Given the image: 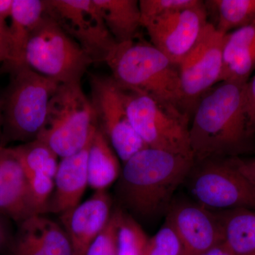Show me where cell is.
I'll return each instance as SVG.
<instances>
[{"label": "cell", "instance_id": "cell-17", "mask_svg": "<svg viewBox=\"0 0 255 255\" xmlns=\"http://www.w3.org/2000/svg\"><path fill=\"white\" fill-rule=\"evenodd\" d=\"M92 138L82 150L63 157L58 164L47 213L61 215L80 204L88 186L87 156Z\"/></svg>", "mask_w": 255, "mask_h": 255}, {"label": "cell", "instance_id": "cell-30", "mask_svg": "<svg viewBox=\"0 0 255 255\" xmlns=\"http://www.w3.org/2000/svg\"><path fill=\"white\" fill-rule=\"evenodd\" d=\"M245 97L248 129L251 135H253L255 132V75L246 84Z\"/></svg>", "mask_w": 255, "mask_h": 255}, {"label": "cell", "instance_id": "cell-29", "mask_svg": "<svg viewBox=\"0 0 255 255\" xmlns=\"http://www.w3.org/2000/svg\"><path fill=\"white\" fill-rule=\"evenodd\" d=\"M86 255H118L113 212L110 222L92 243Z\"/></svg>", "mask_w": 255, "mask_h": 255}, {"label": "cell", "instance_id": "cell-31", "mask_svg": "<svg viewBox=\"0 0 255 255\" xmlns=\"http://www.w3.org/2000/svg\"><path fill=\"white\" fill-rule=\"evenodd\" d=\"M9 27L6 21L0 20V63L9 61L11 55Z\"/></svg>", "mask_w": 255, "mask_h": 255}, {"label": "cell", "instance_id": "cell-26", "mask_svg": "<svg viewBox=\"0 0 255 255\" xmlns=\"http://www.w3.org/2000/svg\"><path fill=\"white\" fill-rule=\"evenodd\" d=\"M145 255H187L173 226L167 221L153 237L149 238Z\"/></svg>", "mask_w": 255, "mask_h": 255}, {"label": "cell", "instance_id": "cell-13", "mask_svg": "<svg viewBox=\"0 0 255 255\" xmlns=\"http://www.w3.org/2000/svg\"><path fill=\"white\" fill-rule=\"evenodd\" d=\"M166 221L182 240L187 255H201L223 243L222 228L215 211L195 201L172 204Z\"/></svg>", "mask_w": 255, "mask_h": 255}, {"label": "cell", "instance_id": "cell-27", "mask_svg": "<svg viewBox=\"0 0 255 255\" xmlns=\"http://www.w3.org/2000/svg\"><path fill=\"white\" fill-rule=\"evenodd\" d=\"M32 207L36 215H44L55 189L54 178L45 174L27 176Z\"/></svg>", "mask_w": 255, "mask_h": 255}, {"label": "cell", "instance_id": "cell-34", "mask_svg": "<svg viewBox=\"0 0 255 255\" xmlns=\"http://www.w3.org/2000/svg\"><path fill=\"white\" fill-rule=\"evenodd\" d=\"M14 0H0V20L6 21L12 14Z\"/></svg>", "mask_w": 255, "mask_h": 255}, {"label": "cell", "instance_id": "cell-21", "mask_svg": "<svg viewBox=\"0 0 255 255\" xmlns=\"http://www.w3.org/2000/svg\"><path fill=\"white\" fill-rule=\"evenodd\" d=\"M121 172L118 156L97 127L87 156L88 186L96 191L106 190L118 180Z\"/></svg>", "mask_w": 255, "mask_h": 255}, {"label": "cell", "instance_id": "cell-16", "mask_svg": "<svg viewBox=\"0 0 255 255\" xmlns=\"http://www.w3.org/2000/svg\"><path fill=\"white\" fill-rule=\"evenodd\" d=\"M0 215L21 224L36 216L27 174L13 147H0Z\"/></svg>", "mask_w": 255, "mask_h": 255}, {"label": "cell", "instance_id": "cell-36", "mask_svg": "<svg viewBox=\"0 0 255 255\" xmlns=\"http://www.w3.org/2000/svg\"><path fill=\"white\" fill-rule=\"evenodd\" d=\"M2 113H1V102H0V147H1V137H2Z\"/></svg>", "mask_w": 255, "mask_h": 255}, {"label": "cell", "instance_id": "cell-3", "mask_svg": "<svg viewBox=\"0 0 255 255\" xmlns=\"http://www.w3.org/2000/svg\"><path fill=\"white\" fill-rule=\"evenodd\" d=\"M106 63L119 86L146 94L186 112L177 65L150 43L135 40L117 44Z\"/></svg>", "mask_w": 255, "mask_h": 255}, {"label": "cell", "instance_id": "cell-18", "mask_svg": "<svg viewBox=\"0 0 255 255\" xmlns=\"http://www.w3.org/2000/svg\"><path fill=\"white\" fill-rule=\"evenodd\" d=\"M221 82L246 83L255 69V22L225 35Z\"/></svg>", "mask_w": 255, "mask_h": 255}, {"label": "cell", "instance_id": "cell-10", "mask_svg": "<svg viewBox=\"0 0 255 255\" xmlns=\"http://www.w3.org/2000/svg\"><path fill=\"white\" fill-rule=\"evenodd\" d=\"M90 86L97 127L125 163L147 147L132 128L118 85L112 76L91 74Z\"/></svg>", "mask_w": 255, "mask_h": 255}, {"label": "cell", "instance_id": "cell-5", "mask_svg": "<svg viewBox=\"0 0 255 255\" xmlns=\"http://www.w3.org/2000/svg\"><path fill=\"white\" fill-rule=\"evenodd\" d=\"M97 128L93 105L81 82L60 84L50 101L46 123L37 139L63 158L82 150Z\"/></svg>", "mask_w": 255, "mask_h": 255}, {"label": "cell", "instance_id": "cell-20", "mask_svg": "<svg viewBox=\"0 0 255 255\" xmlns=\"http://www.w3.org/2000/svg\"><path fill=\"white\" fill-rule=\"evenodd\" d=\"M117 44L136 40L142 27L137 0H93Z\"/></svg>", "mask_w": 255, "mask_h": 255}, {"label": "cell", "instance_id": "cell-12", "mask_svg": "<svg viewBox=\"0 0 255 255\" xmlns=\"http://www.w3.org/2000/svg\"><path fill=\"white\" fill-rule=\"evenodd\" d=\"M204 1L142 21L151 44L179 65L196 46L209 24Z\"/></svg>", "mask_w": 255, "mask_h": 255}, {"label": "cell", "instance_id": "cell-33", "mask_svg": "<svg viewBox=\"0 0 255 255\" xmlns=\"http://www.w3.org/2000/svg\"><path fill=\"white\" fill-rule=\"evenodd\" d=\"M5 219L6 218L0 215V253H4L12 238L10 236L7 226L5 223Z\"/></svg>", "mask_w": 255, "mask_h": 255}, {"label": "cell", "instance_id": "cell-35", "mask_svg": "<svg viewBox=\"0 0 255 255\" xmlns=\"http://www.w3.org/2000/svg\"><path fill=\"white\" fill-rule=\"evenodd\" d=\"M201 255H234L228 249L227 247L225 246L224 243L215 247L213 249L206 252L204 254Z\"/></svg>", "mask_w": 255, "mask_h": 255}, {"label": "cell", "instance_id": "cell-6", "mask_svg": "<svg viewBox=\"0 0 255 255\" xmlns=\"http://www.w3.org/2000/svg\"><path fill=\"white\" fill-rule=\"evenodd\" d=\"M118 87L132 127L147 147L193 157L189 114L146 94Z\"/></svg>", "mask_w": 255, "mask_h": 255}, {"label": "cell", "instance_id": "cell-15", "mask_svg": "<svg viewBox=\"0 0 255 255\" xmlns=\"http://www.w3.org/2000/svg\"><path fill=\"white\" fill-rule=\"evenodd\" d=\"M4 255H75L65 230L60 224L36 215L18 225Z\"/></svg>", "mask_w": 255, "mask_h": 255}, {"label": "cell", "instance_id": "cell-1", "mask_svg": "<svg viewBox=\"0 0 255 255\" xmlns=\"http://www.w3.org/2000/svg\"><path fill=\"white\" fill-rule=\"evenodd\" d=\"M194 164L191 156L150 147L140 151L124 163L116 183L119 207L140 225L167 213Z\"/></svg>", "mask_w": 255, "mask_h": 255}, {"label": "cell", "instance_id": "cell-11", "mask_svg": "<svg viewBox=\"0 0 255 255\" xmlns=\"http://www.w3.org/2000/svg\"><path fill=\"white\" fill-rule=\"evenodd\" d=\"M224 36L209 23L197 44L177 66L183 107L188 114L221 82Z\"/></svg>", "mask_w": 255, "mask_h": 255}, {"label": "cell", "instance_id": "cell-28", "mask_svg": "<svg viewBox=\"0 0 255 255\" xmlns=\"http://www.w3.org/2000/svg\"><path fill=\"white\" fill-rule=\"evenodd\" d=\"M199 0H140L139 1L142 21L189 7ZM142 24V23H141Z\"/></svg>", "mask_w": 255, "mask_h": 255}, {"label": "cell", "instance_id": "cell-23", "mask_svg": "<svg viewBox=\"0 0 255 255\" xmlns=\"http://www.w3.org/2000/svg\"><path fill=\"white\" fill-rule=\"evenodd\" d=\"M209 21L223 34L255 22V0L204 1Z\"/></svg>", "mask_w": 255, "mask_h": 255}, {"label": "cell", "instance_id": "cell-24", "mask_svg": "<svg viewBox=\"0 0 255 255\" xmlns=\"http://www.w3.org/2000/svg\"><path fill=\"white\" fill-rule=\"evenodd\" d=\"M118 255H145L149 238L136 220L122 208L113 210Z\"/></svg>", "mask_w": 255, "mask_h": 255}, {"label": "cell", "instance_id": "cell-4", "mask_svg": "<svg viewBox=\"0 0 255 255\" xmlns=\"http://www.w3.org/2000/svg\"><path fill=\"white\" fill-rule=\"evenodd\" d=\"M7 85L0 95L3 127L1 146L38 138L48 106L60 83L42 76L26 64L6 70Z\"/></svg>", "mask_w": 255, "mask_h": 255}, {"label": "cell", "instance_id": "cell-32", "mask_svg": "<svg viewBox=\"0 0 255 255\" xmlns=\"http://www.w3.org/2000/svg\"><path fill=\"white\" fill-rule=\"evenodd\" d=\"M235 159L242 172L255 182V157L243 159L239 157H236Z\"/></svg>", "mask_w": 255, "mask_h": 255}, {"label": "cell", "instance_id": "cell-19", "mask_svg": "<svg viewBox=\"0 0 255 255\" xmlns=\"http://www.w3.org/2000/svg\"><path fill=\"white\" fill-rule=\"evenodd\" d=\"M46 14L45 0H14L11 24V55L9 61L2 63L0 75L14 67L24 65L26 44L32 32Z\"/></svg>", "mask_w": 255, "mask_h": 255}, {"label": "cell", "instance_id": "cell-22", "mask_svg": "<svg viewBox=\"0 0 255 255\" xmlns=\"http://www.w3.org/2000/svg\"><path fill=\"white\" fill-rule=\"evenodd\" d=\"M215 212L228 249L234 255H255V209L239 208Z\"/></svg>", "mask_w": 255, "mask_h": 255}, {"label": "cell", "instance_id": "cell-7", "mask_svg": "<svg viewBox=\"0 0 255 255\" xmlns=\"http://www.w3.org/2000/svg\"><path fill=\"white\" fill-rule=\"evenodd\" d=\"M24 62L33 71L60 84L81 82L93 64L80 45L47 14L32 32Z\"/></svg>", "mask_w": 255, "mask_h": 255}, {"label": "cell", "instance_id": "cell-9", "mask_svg": "<svg viewBox=\"0 0 255 255\" xmlns=\"http://www.w3.org/2000/svg\"><path fill=\"white\" fill-rule=\"evenodd\" d=\"M46 14L80 45L92 63H105L117 42L93 0H45Z\"/></svg>", "mask_w": 255, "mask_h": 255}, {"label": "cell", "instance_id": "cell-14", "mask_svg": "<svg viewBox=\"0 0 255 255\" xmlns=\"http://www.w3.org/2000/svg\"><path fill=\"white\" fill-rule=\"evenodd\" d=\"M113 201L106 191H97L91 198L60 215L61 226L75 255H86L96 238L110 222Z\"/></svg>", "mask_w": 255, "mask_h": 255}, {"label": "cell", "instance_id": "cell-2", "mask_svg": "<svg viewBox=\"0 0 255 255\" xmlns=\"http://www.w3.org/2000/svg\"><path fill=\"white\" fill-rule=\"evenodd\" d=\"M246 83L221 82L198 102L189 130L194 162L246 152L253 136L246 113Z\"/></svg>", "mask_w": 255, "mask_h": 255}, {"label": "cell", "instance_id": "cell-8", "mask_svg": "<svg viewBox=\"0 0 255 255\" xmlns=\"http://www.w3.org/2000/svg\"><path fill=\"white\" fill-rule=\"evenodd\" d=\"M235 157L194 162L186 181L196 203L212 211L255 209V182L242 172Z\"/></svg>", "mask_w": 255, "mask_h": 255}, {"label": "cell", "instance_id": "cell-25", "mask_svg": "<svg viewBox=\"0 0 255 255\" xmlns=\"http://www.w3.org/2000/svg\"><path fill=\"white\" fill-rule=\"evenodd\" d=\"M13 148L27 176L45 174L55 179L58 156L44 142L36 139Z\"/></svg>", "mask_w": 255, "mask_h": 255}]
</instances>
